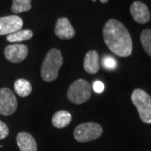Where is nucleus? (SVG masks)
<instances>
[{"label": "nucleus", "instance_id": "f257e3e1", "mask_svg": "<svg viewBox=\"0 0 151 151\" xmlns=\"http://www.w3.org/2000/svg\"><path fill=\"white\" fill-rule=\"evenodd\" d=\"M104 42L113 54L129 57L133 51V42L127 28L117 19H109L103 29Z\"/></svg>", "mask_w": 151, "mask_h": 151}, {"label": "nucleus", "instance_id": "f03ea898", "mask_svg": "<svg viewBox=\"0 0 151 151\" xmlns=\"http://www.w3.org/2000/svg\"><path fill=\"white\" fill-rule=\"evenodd\" d=\"M63 64V57L60 50L57 49L50 50L44 59L41 68L40 76L44 81L51 82L55 81L59 74V70Z\"/></svg>", "mask_w": 151, "mask_h": 151}, {"label": "nucleus", "instance_id": "7ed1b4c3", "mask_svg": "<svg viewBox=\"0 0 151 151\" xmlns=\"http://www.w3.org/2000/svg\"><path fill=\"white\" fill-rule=\"evenodd\" d=\"M131 101L135 106L139 118L145 124H151V97L144 90L137 88L131 95Z\"/></svg>", "mask_w": 151, "mask_h": 151}, {"label": "nucleus", "instance_id": "20e7f679", "mask_svg": "<svg viewBox=\"0 0 151 151\" xmlns=\"http://www.w3.org/2000/svg\"><path fill=\"white\" fill-rule=\"evenodd\" d=\"M67 98L70 103L79 105L87 102L92 95V87L84 79L75 81L67 90Z\"/></svg>", "mask_w": 151, "mask_h": 151}, {"label": "nucleus", "instance_id": "39448f33", "mask_svg": "<svg viewBox=\"0 0 151 151\" xmlns=\"http://www.w3.org/2000/svg\"><path fill=\"white\" fill-rule=\"evenodd\" d=\"M103 134V128L97 123H83L76 127L74 138L80 143H86L96 140Z\"/></svg>", "mask_w": 151, "mask_h": 151}, {"label": "nucleus", "instance_id": "423d86ee", "mask_svg": "<svg viewBox=\"0 0 151 151\" xmlns=\"http://www.w3.org/2000/svg\"><path fill=\"white\" fill-rule=\"evenodd\" d=\"M17 98L12 90L7 87L0 89V114L9 116L16 111Z\"/></svg>", "mask_w": 151, "mask_h": 151}, {"label": "nucleus", "instance_id": "0eeeda50", "mask_svg": "<svg viewBox=\"0 0 151 151\" xmlns=\"http://www.w3.org/2000/svg\"><path fill=\"white\" fill-rule=\"evenodd\" d=\"M24 22L18 15L0 17V35H10L19 31L23 27Z\"/></svg>", "mask_w": 151, "mask_h": 151}, {"label": "nucleus", "instance_id": "6e6552de", "mask_svg": "<svg viewBox=\"0 0 151 151\" xmlns=\"http://www.w3.org/2000/svg\"><path fill=\"white\" fill-rule=\"evenodd\" d=\"M28 47L23 44H13L6 46L4 56L12 63H19L26 59L28 55Z\"/></svg>", "mask_w": 151, "mask_h": 151}, {"label": "nucleus", "instance_id": "1a4fd4ad", "mask_svg": "<svg viewBox=\"0 0 151 151\" xmlns=\"http://www.w3.org/2000/svg\"><path fill=\"white\" fill-rule=\"evenodd\" d=\"M130 14L134 20L139 24H146L150 20V13L145 4L135 1L130 6Z\"/></svg>", "mask_w": 151, "mask_h": 151}, {"label": "nucleus", "instance_id": "9d476101", "mask_svg": "<svg viewBox=\"0 0 151 151\" xmlns=\"http://www.w3.org/2000/svg\"><path fill=\"white\" fill-rule=\"evenodd\" d=\"M55 34L60 40H70L75 36V29L67 18L62 17L57 19L55 26Z\"/></svg>", "mask_w": 151, "mask_h": 151}, {"label": "nucleus", "instance_id": "9b49d317", "mask_svg": "<svg viewBox=\"0 0 151 151\" xmlns=\"http://www.w3.org/2000/svg\"><path fill=\"white\" fill-rule=\"evenodd\" d=\"M16 142L20 151H37L36 141L29 133H19L17 134Z\"/></svg>", "mask_w": 151, "mask_h": 151}, {"label": "nucleus", "instance_id": "f8f14e48", "mask_svg": "<svg viewBox=\"0 0 151 151\" xmlns=\"http://www.w3.org/2000/svg\"><path fill=\"white\" fill-rule=\"evenodd\" d=\"M84 70L89 74H96L100 69L99 55L96 50H90L85 55L83 62Z\"/></svg>", "mask_w": 151, "mask_h": 151}, {"label": "nucleus", "instance_id": "ddd939ff", "mask_svg": "<svg viewBox=\"0 0 151 151\" xmlns=\"http://www.w3.org/2000/svg\"><path fill=\"white\" fill-rule=\"evenodd\" d=\"M71 114L67 111L60 110L55 113L52 117V124L56 129H63L71 122Z\"/></svg>", "mask_w": 151, "mask_h": 151}, {"label": "nucleus", "instance_id": "4468645a", "mask_svg": "<svg viewBox=\"0 0 151 151\" xmlns=\"http://www.w3.org/2000/svg\"><path fill=\"white\" fill-rule=\"evenodd\" d=\"M14 91L19 97H25L29 96L32 92V86L30 82L25 79H18L14 84Z\"/></svg>", "mask_w": 151, "mask_h": 151}, {"label": "nucleus", "instance_id": "2eb2a0df", "mask_svg": "<svg viewBox=\"0 0 151 151\" xmlns=\"http://www.w3.org/2000/svg\"><path fill=\"white\" fill-rule=\"evenodd\" d=\"M33 37V32L29 29H20L19 31L10 34L7 36V40L11 43H17L20 41L29 40Z\"/></svg>", "mask_w": 151, "mask_h": 151}, {"label": "nucleus", "instance_id": "dca6fc26", "mask_svg": "<svg viewBox=\"0 0 151 151\" xmlns=\"http://www.w3.org/2000/svg\"><path fill=\"white\" fill-rule=\"evenodd\" d=\"M31 8V0H13L11 10L14 14H19L29 11Z\"/></svg>", "mask_w": 151, "mask_h": 151}, {"label": "nucleus", "instance_id": "f3484780", "mask_svg": "<svg viewBox=\"0 0 151 151\" xmlns=\"http://www.w3.org/2000/svg\"><path fill=\"white\" fill-rule=\"evenodd\" d=\"M140 41L145 51L151 57V29H146L142 31Z\"/></svg>", "mask_w": 151, "mask_h": 151}, {"label": "nucleus", "instance_id": "a211bd4d", "mask_svg": "<svg viewBox=\"0 0 151 151\" xmlns=\"http://www.w3.org/2000/svg\"><path fill=\"white\" fill-rule=\"evenodd\" d=\"M102 65L106 70H114L117 67V60L113 56L105 55L102 60Z\"/></svg>", "mask_w": 151, "mask_h": 151}, {"label": "nucleus", "instance_id": "6ab92c4d", "mask_svg": "<svg viewBox=\"0 0 151 151\" xmlns=\"http://www.w3.org/2000/svg\"><path fill=\"white\" fill-rule=\"evenodd\" d=\"M9 130L7 124L0 121V140L5 139L9 135Z\"/></svg>", "mask_w": 151, "mask_h": 151}, {"label": "nucleus", "instance_id": "aec40b11", "mask_svg": "<svg viewBox=\"0 0 151 151\" xmlns=\"http://www.w3.org/2000/svg\"><path fill=\"white\" fill-rule=\"evenodd\" d=\"M92 89L96 93L100 94L104 91V84L102 81H95L93 82V85H92Z\"/></svg>", "mask_w": 151, "mask_h": 151}, {"label": "nucleus", "instance_id": "412c9836", "mask_svg": "<svg viewBox=\"0 0 151 151\" xmlns=\"http://www.w3.org/2000/svg\"><path fill=\"white\" fill-rule=\"evenodd\" d=\"M92 1H93V2H96V0H92ZM100 1H101V3H102V4H106L108 0H100Z\"/></svg>", "mask_w": 151, "mask_h": 151}]
</instances>
